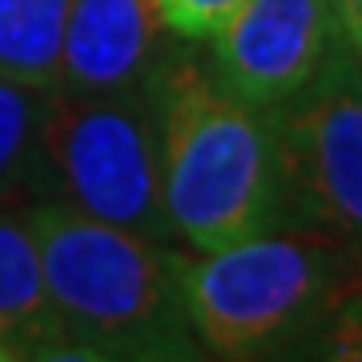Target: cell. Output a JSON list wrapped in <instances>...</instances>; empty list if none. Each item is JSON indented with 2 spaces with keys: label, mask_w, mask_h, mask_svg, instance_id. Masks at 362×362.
Returning <instances> with one entry per match:
<instances>
[{
  "label": "cell",
  "mask_w": 362,
  "mask_h": 362,
  "mask_svg": "<svg viewBox=\"0 0 362 362\" xmlns=\"http://www.w3.org/2000/svg\"><path fill=\"white\" fill-rule=\"evenodd\" d=\"M330 4H334V16H338V25H342V33L362 21V0H330Z\"/></svg>",
  "instance_id": "cell-15"
},
{
  "label": "cell",
  "mask_w": 362,
  "mask_h": 362,
  "mask_svg": "<svg viewBox=\"0 0 362 362\" xmlns=\"http://www.w3.org/2000/svg\"><path fill=\"white\" fill-rule=\"evenodd\" d=\"M61 334L45 290L40 246L28 214L0 209V342L25 354L45 338Z\"/></svg>",
  "instance_id": "cell-8"
},
{
  "label": "cell",
  "mask_w": 362,
  "mask_h": 362,
  "mask_svg": "<svg viewBox=\"0 0 362 362\" xmlns=\"http://www.w3.org/2000/svg\"><path fill=\"white\" fill-rule=\"evenodd\" d=\"M165 52V25L153 0H73L61 45V77L52 89H145Z\"/></svg>",
  "instance_id": "cell-7"
},
{
  "label": "cell",
  "mask_w": 362,
  "mask_h": 362,
  "mask_svg": "<svg viewBox=\"0 0 362 362\" xmlns=\"http://www.w3.org/2000/svg\"><path fill=\"white\" fill-rule=\"evenodd\" d=\"M302 362H362V286L334 306Z\"/></svg>",
  "instance_id": "cell-11"
},
{
  "label": "cell",
  "mask_w": 362,
  "mask_h": 362,
  "mask_svg": "<svg viewBox=\"0 0 362 362\" xmlns=\"http://www.w3.org/2000/svg\"><path fill=\"white\" fill-rule=\"evenodd\" d=\"M0 362H25V358H21V350H13L8 342H0Z\"/></svg>",
  "instance_id": "cell-17"
},
{
  "label": "cell",
  "mask_w": 362,
  "mask_h": 362,
  "mask_svg": "<svg viewBox=\"0 0 362 362\" xmlns=\"http://www.w3.org/2000/svg\"><path fill=\"white\" fill-rule=\"evenodd\" d=\"M28 362H129L117 350H105L97 342H85V338H69V334H52L45 342L25 350Z\"/></svg>",
  "instance_id": "cell-13"
},
{
  "label": "cell",
  "mask_w": 362,
  "mask_h": 362,
  "mask_svg": "<svg viewBox=\"0 0 362 362\" xmlns=\"http://www.w3.org/2000/svg\"><path fill=\"white\" fill-rule=\"evenodd\" d=\"M346 40H350V49L358 52V61H362V21L354 28H346Z\"/></svg>",
  "instance_id": "cell-16"
},
{
  "label": "cell",
  "mask_w": 362,
  "mask_h": 362,
  "mask_svg": "<svg viewBox=\"0 0 362 362\" xmlns=\"http://www.w3.org/2000/svg\"><path fill=\"white\" fill-rule=\"evenodd\" d=\"M49 89L0 77V209L45 197V161H40V129H45Z\"/></svg>",
  "instance_id": "cell-10"
},
{
  "label": "cell",
  "mask_w": 362,
  "mask_h": 362,
  "mask_svg": "<svg viewBox=\"0 0 362 362\" xmlns=\"http://www.w3.org/2000/svg\"><path fill=\"white\" fill-rule=\"evenodd\" d=\"M40 161L45 197L65 202L97 221L169 242V226L161 214L153 101L145 89H49Z\"/></svg>",
  "instance_id": "cell-4"
},
{
  "label": "cell",
  "mask_w": 362,
  "mask_h": 362,
  "mask_svg": "<svg viewBox=\"0 0 362 362\" xmlns=\"http://www.w3.org/2000/svg\"><path fill=\"white\" fill-rule=\"evenodd\" d=\"M133 362H218V358H209L206 350L194 342V334H189V338H177V342H165V346L145 350Z\"/></svg>",
  "instance_id": "cell-14"
},
{
  "label": "cell",
  "mask_w": 362,
  "mask_h": 362,
  "mask_svg": "<svg viewBox=\"0 0 362 362\" xmlns=\"http://www.w3.org/2000/svg\"><path fill=\"white\" fill-rule=\"evenodd\" d=\"M40 246L57 330L125 358L189 338L181 306V254L169 242L97 221L65 202L25 206Z\"/></svg>",
  "instance_id": "cell-3"
},
{
  "label": "cell",
  "mask_w": 362,
  "mask_h": 362,
  "mask_svg": "<svg viewBox=\"0 0 362 362\" xmlns=\"http://www.w3.org/2000/svg\"><path fill=\"white\" fill-rule=\"evenodd\" d=\"M73 0H0V77L52 89Z\"/></svg>",
  "instance_id": "cell-9"
},
{
  "label": "cell",
  "mask_w": 362,
  "mask_h": 362,
  "mask_svg": "<svg viewBox=\"0 0 362 362\" xmlns=\"http://www.w3.org/2000/svg\"><path fill=\"white\" fill-rule=\"evenodd\" d=\"M354 286L358 262L298 221L202 258L181 254L185 326L218 362H302Z\"/></svg>",
  "instance_id": "cell-2"
},
{
  "label": "cell",
  "mask_w": 362,
  "mask_h": 362,
  "mask_svg": "<svg viewBox=\"0 0 362 362\" xmlns=\"http://www.w3.org/2000/svg\"><path fill=\"white\" fill-rule=\"evenodd\" d=\"M157 16L165 33H173L185 45H202L221 33V25L230 21L246 0H153Z\"/></svg>",
  "instance_id": "cell-12"
},
{
  "label": "cell",
  "mask_w": 362,
  "mask_h": 362,
  "mask_svg": "<svg viewBox=\"0 0 362 362\" xmlns=\"http://www.w3.org/2000/svg\"><path fill=\"white\" fill-rule=\"evenodd\" d=\"M338 37L330 0H246L209 40V73L230 97L278 113L314 81Z\"/></svg>",
  "instance_id": "cell-6"
},
{
  "label": "cell",
  "mask_w": 362,
  "mask_h": 362,
  "mask_svg": "<svg viewBox=\"0 0 362 362\" xmlns=\"http://www.w3.org/2000/svg\"><path fill=\"white\" fill-rule=\"evenodd\" d=\"M157 125L161 214L194 254L286 221L278 117L221 89L209 65L165 52L145 85Z\"/></svg>",
  "instance_id": "cell-1"
},
{
  "label": "cell",
  "mask_w": 362,
  "mask_h": 362,
  "mask_svg": "<svg viewBox=\"0 0 362 362\" xmlns=\"http://www.w3.org/2000/svg\"><path fill=\"white\" fill-rule=\"evenodd\" d=\"M286 221L330 238L362 266V61L346 33L278 109Z\"/></svg>",
  "instance_id": "cell-5"
}]
</instances>
